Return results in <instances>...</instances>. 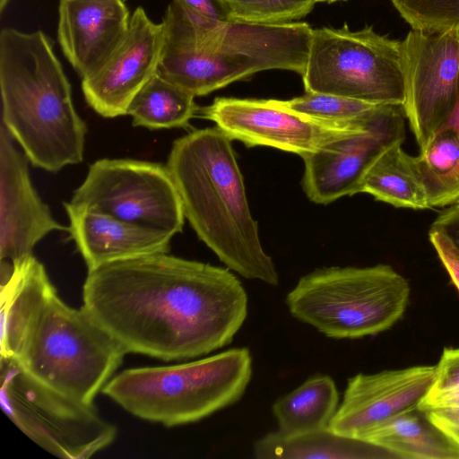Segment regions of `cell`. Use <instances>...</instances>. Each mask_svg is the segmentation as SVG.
<instances>
[{"mask_svg":"<svg viewBox=\"0 0 459 459\" xmlns=\"http://www.w3.org/2000/svg\"><path fill=\"white\" fill-rule=\"evenodd\" d=\"M83 307L126 350L163 360L230 344L247 294L229 268L160 253L88 271Z\"/></svg>","mask_w":459,"mask_h":459,"instance_id":"6da1fadb","label":"cell"},{"mask_svg":"<svg viewBox=\"0 0 459 459\" xmlns=\"http://www.w3.org/2000/svg\"><path fill=\"white\" fill-rule=\"evenodd\" d=\"M231 141L217 126L194 130L173 142L166 166L199 239L231 271L277 286Z\"/></svg>","mask_w":459,"mask_h":459,"instance_id":"7a4b0ae2","label":"cell"},{"mask_svg":"<svg viewBox=\"0 0 459 459\" xmlns=\"http://www.w3.org/2000/svg\"><path fill=\"white\" fill-rule=\"evenodd\" d=\"M161 24L163 40L156 74L195 97L265 70L302 75L313 30L298 22L205 20L174 1Z\"/></svg>","mask_w":459,"mask_h":459,"instance_id":"3957f363","label":"cell"},{"mask_svg":"<svg viewBox=\"0 0 459 459\" xmlns=\"http://www.w3.org/2000/svg\"><path fill=\"white\" fill-rule=\"evenodd\" d=\"M0 91L1 124L32 166L57 172L82 161L87 126L42 31L1 30Z\"/></svg>","mask_w":459,"mask_h":459,"instance_id":"277c9868","label":"cell"},{"mask_svg":"<svg viewBox=\"0 0 459 459\" xmlns=\"http://www.w3.org/2000/svg\"><path fill=\"white\" fill-rule=\"evenodd\" d=\"M251 377L252 357L241 347L178 365L128 368L101 392L137 418L175 427L235 403Z\"/></svg>","mask_w":459,"mask_h":459,"instance_id":"5b68a950","label":"cell"},{"mask_svg":"<svg viewBox=\"0 0 459 459\" xmlns=\"http://www.w3.org/2000/svg\"><path fill=\"white\" fill-rule=\"evenodd\" d=\"M126 353L83 306L55 293L31 320L15 360L48 386L93 404Z\"/></svg>","mask_w":459,"mask_h":459,"instance_id":"8992f818","label":"cell"},{"mask_svg":"<svg viewBox=\"0 0 459 459\" xmlns=\"http://www.w3.org/2000/svg\"><path fill=\"white\" fill-rule=\"evenodd\" d=\"M410 294L408 280L389 264L331 266L301 277L286 305L295 318L329 338L358 339L392 327Z\"/></svg>","mask_w":459,"mask_h":459,"instance_id":"52a82bcc","label":"cell"},{"mask_svg":"<svg viewBox=\"0 0 459 459\" xmlns=\"http://www.w3.org/2000/svg\"><path fill=\"white\" fill-rule=\"evenodd\" d=\"M302 80L306 92L342 96L377 105H403L402 40L372 26L352 31L313 29Z\"/></svg>","mask_w":459,"mask_h":459,"instance_id":"ba28073f","label":"cell"},{"mask_svg":"<svg viewBox=\"0 0 459 459\" xmlns=\"http://www.w3.org/2000/svg\"><path fill=\"white\" fill-rule=\"evenodd\" d=\"M3 411L30 439L63 459H88L116 438V427L93 404L37 380L12 359H0Z\"/></svg>","mask_w":459,"mask_h":459,"instance_id":"9c48e42d","label":"cell"},{"mask_svg":"<svg viewBox=\"0 0 459 459\" xmlns=\"http://www.w3.org/2000/svg\"><path fill=\"white\" fill-rule=\"evenodd\" d=\"M70 202L173 236L182 231L186 219L168 167L145 160H96Z\"/></svg>","mask_w":459,"mask_h":459,"instance_id":"30bf717a","label":"cell"},{"mask_svg":"<svg viewBox=\"0 0 459 459\" xmlns=\"http://www.w3.org/2000/svg\"><path fill=\"white\" fill-rule=\"evenodd\" d=\"M405 117L423 152L452 115L459 95L456 29L428 32L411 29L402 40Z\"/></svg>","mask_w":459,"mask_h":459,"instance_id":"8fae6325","label":"cell"},{"mask_svg":"<svg viewBox=\"0 0 459 459\" xmlns=\"http://www.w3.org/2000/svg\"><path fill=\"white\" fill-rule=\"evenodd\" d=\"M200 112L231 140L248 147L267 146L300 157L360 130L373 113L359 122L336 123L297 112L281 100L238 98H217Z\"/></svg>","mask_w":459,"mask_h":459,"instance_id":"7c38bea8","label":"cell"},{"mask_svg":"<svg viewBox=\"0 0 459 459\" xmlns=\"http://www.w3.org/2000/svg\"><path fill=\"white\" fill-rule=\"evenodd\" d=\"M404 118L402 105H379L363 128L301 157L307 198L328 204L361 193L365 175L378 155L392 143L404 141Z\"/></svg>","mask_w":459,"mask_h":459,"instance_id":"4fadbf2b","label":"cell"},{"mask_svg":"<svg viewBox=\"0 0 459 459\" xmlns=\"http://www.w3.org/2000/svg\"><path fill=\"white\" fill-rule=\"evenodd\" d=\"M162 40V24L138 7L120 44L94 74L82 80L88 105L103 117L127 115L134 96L157 73Z\"/></svg>","mask_w":459,"mask_h":459,"instance_id":"5bb4252c","label":"cell"},{"mask_svg":"<svg viewBox=\"0 0 459 459\" xmlns=\"http://www.w3.org/2000/svg\"><path fill=\"white\" fill-rule=\"evenodd\" d=\"M435 377L436 366L429 365L357 374L348 379L329 429L359 439L369 429L418 410Z\"/></svg>","mask_w":459,"mask_h":459,"instance_id":"9a60e30c","label":"cell"},{"mask_svg":"<svg viewBox=\"0 0 459 459\" xmlns=\"http://www.w3.org/2000/svg\"><path fill=\"white\" fill-rule=\"evenodd\" d=\"M28 159L0 126V259L14 267L32 255L33 247L48 234L67 230L52 216L30 180Z\"/></svg>","mask_w":459,"mask_h":459,"instance_id":"2e32d148","label":"cell"},{"mask_svg":"<svg viewBox=\"0 0 459 459\" xmlns=\"http://www.w3.org/2000/svg\"><path fill=\"white\" fill-rule=\"evenodd\" d=\"M58 13L59 44L82 80L120 44L131 18L123 0H60Z\"/></svg>","mask_w":459,"mask_h":459,"instance_id":"e0dca14e","label":"cell"},{"mask_svg":"<svg viewBox=\"0 0 459 459\" xmlns=\"http://www.w3.org/2000/svg\"><path fill=\"white\" fill-rule=\"evenodd\" d=\"M64 206L69 236L88 271L117 261L169 251L173 235L169 232L133 224L70 201Z\"/></svg>","mask_w":459,"mask_h":459,"instance_id":"ac0fdd59","label":"cell"},{"mask_svg":"<svg viewBox=\"0 0 459 459\" xmlns=\"http://www.w3.org/2000/svg\"><path fill=\"white\" fill-rule=\"evenodd\" d=\"M55 293L44 265L34 255L1 279V359H16L31 320Z\"/></svg>","mask_w":459,"mask_h":459,"instance_id":"d6986e66","label":"cell"},{"mask_svg":"<svg viewBox=\"0 0 459 459\" xmlns=\"http://www.w3.org/2000/svg\"><path fill=\"white\" fill-rule=\"evenodd\" d=\"M260 459H361L393 457L364 440L346 437L326 428L296 436L270 432L253 446Z\"/></svg>","mask_w":459,"mask_h":459,"instance_id":"ffe728a7","label":"cell"},{"mask_svg":"<svg viewBox=\"0 0 459 459\" xmlns=\"http://www.w3.org/2000/svg\"><path fill=\"white\" fill-rule=\"evenodd\" d=\"M417 410L380 424L359 439L395 458L459 459V448Z\"/></svg>","mask_w":459,"mask_h":459,"instance_id":"44dd1931","label":"cell"},{"mask_svg":"<svg viewBox=\"0 0 459 459\" xmlns=\"http://www.w3.org/2000/svg\"><path fill=\"white\" fill-rule=\"evenodd\" d=\"M403 143H392L378 155L365 175L361 193L398 208L429 209L415 157L403 150Z\"/></svg>","mask_w":459,"mask_h":459,"instance_id":"7402d4cb","label":"cell"},{"mask_svg":"<svg viewBox=\"0 0 459 459\" xmlns=\"http://www.w3.org/2000/svg\"><path fill=\"white\" fill-rule=\"evenodd\" d=\"M338 403L339 393L333 379L328 375H315L273 404L277 432L296 436L326 429Z\"/></svg>","mask_w":459,"mask_h":459,"instance_id":"603a6c76","label":"cell"},{"mask_svg":"<svg viewBox=\"0 0 459 459\" xmlns=\"http://www.w3.org/2000/svg\"><path fill=\"white\" fill-rule=\"evenodd\" d=\"M198 111L195 96L155 74L131 101L127 115L134 126L186 127Z\"/></svg>","mask_w":459,"mask_h":459,"instance_id":"cb8c5ba5","label":"cell"},{"mask_svg":"<svg viewBox=\"0 0 459 459\" xmlns=\"http://www.w3.org/2000/svg\"><path fill=\"white\" fill-rule=\"evenodd\" d=\"M288 108L301 114L336 123H354L366 118L379 105L325 93L306 92L288 100Z\"/></svg>","mask_w":459,"mask_h":459,"instance_id":"d4e9b609","label":"cell"},{"mask_svg":"<svg viewBox=\"0 0 459 459\" xmlns=\"http://www.w3.org/2000/svg\"><path fill=\"white\" fill-rule=\"evenodd\" d=\"M230 20L250 23L290 22L307 15L316 0H224Z\"/></svg>","mask_w":459,"mask_h":459,"instance_id":"484cf974","label":"cell"},{"mask_svg":"<svg viewBox=\"0 0 459 459\" xmlns=\"http://www.w3.org/2000/svg\"><path fill=\"white\" fill-rule=\"evenodd\" d=\"M411 29L428 32L459 27V0H390Z\"/></svg>","mask_w":459,"mask_h":459,"instance_id":"4316f807","label":"cell"},{"mask_svg":"<svg viewBox=\"0 0 459 459\" xmlns=\"http://www.w3.org/2000/svg\"><path fill=\"white\" fill-rule=\"evenodd\" d=\"M459 385V348H445L436 365V377L429 392Z\"/></svg>","mask_w":459,"mask_h":459,"instance_id":"83f0119b","label":"cell"},{"mask_svg":"<svg viewBox=\"0 0 459 459\" xmlns=\"http://www.w3.org/2000/svg\"><path fill=\"white\" fill-rule=\"evenodd\" d=\"M429 231L442 236L459 252V201L437 216Z\"/></svg>","mask_w":459,"mask_h":459,"instance_id":"f1b7e54d","label":"cell"},{"mask_svg":"<svg viewBox=\"0 0 459 459\" xmlns=\"http://www.w3.org/2000/svg\"><path fill=\"white\" fill-rule=\"evenodd\" d=\"M186 12L210 21H229L230 13L224 0H173Z\"/></svg>","mask_w":459,"mask_h":459,"instance_id":"f546056e","label":"cell"},{"mask_svg":"<svg viewBox=\"0 0 459 459\" xmlns=\"http://www.w3.org/2000/svg\"><path fill=\"white\" fill-rule=\"evenodd\" d=\"M429 238L451 281L459 291V252L436 232L429 231Z\"/></svg>","mask_w":459,"mask_h":459,"instance_id":"4dcf8cb0","label":"cell"},{"mask_svg":"<svg viewBox=\"0 0 459 459\" xmlns=\"http://www.w3.org/2000/svg\"><path fill=\"white\" fill-rule=\"evenodd\" d=\"M426 418L459 448V407L423 411Z\"/></svg>","mask_w":459,"mask_h":459,"instance_id":"1f68e13d","label":"cell"},{"mask_svg":"<svg viewBox=\"0 0 459 459\" xmlns=\"http://www.w3.org/2000/svg\"><path fill=\"white\" fill-rule=\"evenodd\" d=\"M459 407V385L437 392H429L418 406L424 411L432 409Z\"/></svg>","mask_w":459,"mask_h":459,"instance_id":"d6a6232c","label":"cell"},{"mask_svg":"<svg viewBox=\"0 0 459 459\" xmlns=\"http://www.w3.org/2000/svg\"><path fill=\"white\" fill-rule=\"evenodd\" d=\"M451 126H453L459 134V95L456 106L450 116V117L446 120ZM459 201V169L455 176V183L449 196V205Z\"/></svg>","mask_w":459,"mask_h":459,"instance_id":"836d02e7","label":"cell"},{"mask_svg":"<svg viewBox=\"0 0 459 459\" xmlns=\"http://www.w3.org/2000/svg\"><path fill=\"white\" fill-rule=\"evenodd\" d=\"M10 0H0V12L2 13Z\"/></svg>","mask_w":459,"mask_h":459,"instance_id":"e575fe53","label":"cell"},{"mask_svg":"<svg viewBox=\"0 0 459 459\" xmlns=\"http://www.w3.org/2000/svg\"><path fill=\"white\" fill-rule=\"evenodd\" d=\"M335 1H339V0H316V2H335Z\"/></svg>","mask_w":459,"mask_h":459,"instance_id":"d590c367","label":"cell"},{"mask_svg":"<svg viewBox=\"0 0 459 459\" xmlns=\"http://www.w3.org/2000/svg\"><path fill=\"white\" fill-rule=\"evenodd\" d=\"M456 29V31H457V35H458V38H459V27L455 28Z\"/></svg>","mask_w":459,"mask_h":459,"instance_id":"8d00e7d4","label":"cell"}]
</instances>
